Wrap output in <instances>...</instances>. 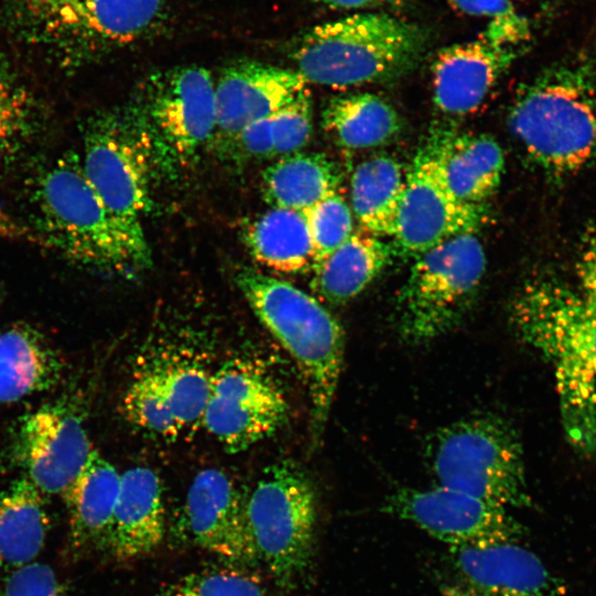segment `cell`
I'll return each mask as SVG.
<instances>
[{"instance_id": "27", "label": "cell", "mask_w": 596, "mask_h": 596, "mask_svg": "<svg viewBox=\"0 0 596 596\" xmlns=\"http://www.w3.org/2000/svg\"><path fill=\"white\" fill-rule=\"evenodd\" d=\"M405 175L401 163L387 156L369 158L354 169L350 181L351 211L368 233L393 236Z\"/></svg>"}, {"instance_id": "8", "label": "cell", "mask_w": 596, "mask_h": 596, "mask_svg": "<svg viewBox=\"0 0 596 596\" xmlns=\"http://www.w3.org/2000/svg\"><path fill=\"white\" fill-rule=\"evenodd\" d=\"M164 0H14L19 33L67 58L132 43L160 21Z\"/></svg>"}, {"instance_id": "17", "label": "cell", "mask_w": 596, "mask_h": 596, "mask_svg": "<svg viewBox=\"0 0 596 596\" xmlns=\"http://www.w3.org/2000/svg\"><path fill=\"white\" fill-rule=\"evenodd\" d=\"M454 585L477 596H558L562 587L519 540L449 547Z\"/></svg>"}, {"instance_id": "15", "label": "cell", "mask_w": 596, "mask_h": 596, "mask_svg": "<svg viewBox=\"0 0 596 596\" xmlns=\"http://www.w3.org/2000/svg\"><path fill=\"white\" fill-rule=\"evenodd\" d=\"M18 446L26 478L43 494L62 496L94 450L79 415L62 404L28 414L20 426Z\"/></svg>"}, {"instance_id": "35", "label": "cell", "mask_w": 596, "mask_h": 596, "mask_svg": "<svg viewBox=\"0 0 596 596\" xmlns=\"http://www.w3.org/2000/svg\"><path fill=\"white\" fill-rule=\"evenodd\" d=\"M30 116L31 105L26 93L0 79V159L24 136Z\"/></svg>"}, {"instance_id": "22", "label": "cell", "mask_w": 596, "mask_h": 596, "mask_svg": "<svg viewBox=\"0 0 596 596\" xmlns=\"http://www.w3.org/2000/svg\"><path fill=\"white\" fill-rule=\"evenodd\" d=\"M393 247L373 234L354 233L312 267V289L330 304L356 297L390 264Z\"/></svg>"}, {"instance_id": "32", "label": "cell", "mask_w": 596, "mask_h": 596, "mask_svg": "<svg viewBox=\"0 0 596 596\" xmlns=\"http://www.w3.org/2000/svg\"><path fill=\"white\" fill-rule=\"evenodd\" d=\"M313 249V266L339 248L353 234V213L333 192L304 212Z\"/></svg>"}, {"instance_id": "31", "label": "cell", "mask_w": 596, "mask_h": 596, "mask_svg": "<svg viewBox=\"0 0 596 596\" xmlns=\"http://www.w3.org/2000/svg\"><path fill=\"white\" fill-rule=\"evenodd\" d=\"M124 414L135 426L162 438L180 435L172 416L158 361L141 368L126 390Z\"/></svg>"}, {"instance_id": "25", "label": "cell", "mask_w": 596, "mask_h": 596, "mask_svg": "<svg viewBox=\"0 0 596 596\" xmlns=\"http://www.w3.org/2000/svg\"><path fill=\"white\" fill-rule=\"evenodd\" d=\"M62 363L44 338L29 326L0 333V405L52 386Z\"/></svg>"}, {"instance_id": "9", "label": "cell", "mask_w": 596, "mask_h": 596, "mask_svg": "<svg viewBox=\"0 0 596 596\" xmlns=\"http://www.w3.org/2000/svg\"><path fill=\"white\" fill-rule=\"evenodd\" d=\"M245 511L256 557L283 584L302 575L312 560L318 520L308 476L288 460L269 466L245 501Z\"/></svg>"}, {"instance_id": "6", "label": "cell", "mask_w": 596, "mask_h": 596, "mask_svg": "<svg viewBox=\"0 0 596 596\" xmlns=\"http://www.w3.org/2000/svg\"><path fill=\"white\" fill-rule=\"evenodd\" d=\"M425 454L437 486L508 509L530 505L520 438L496 415H477L438 428L428 438Z\"/></svg>"}, {"instance_id": "26", "label": "cell", "mask_w": 596, "mask_h": 596, "mask_svg": "<svg viewBox=\"0 0 596 596\" xmlns=\"http://www.w3.org/2000/svg\"><path fill=\"white\" fill-rule=\"evenodd\" d=\"M337 164L319 152H296L278 158L262 174L264 200L272 207L305 212L337 192Z\"/></svg>"}, {"instance_id": "41", "label": "cell", "mask_w": 596, "mask_h": 596, "mask_svg": "<svg viewBox=\"0 0 596 596\" xmlns=\"http://www.w3.org/2000/svg\"><path fill=\"white\" fill-rule=\"evenodd\" d=\"M338 10H358L375 7H400L404 0H313Z\"/></svg>"}, {"instance_id": "7", "label": "cell", "mask_w": 596, "mask_h": 596, "mask_svg": "<svg viewBox=\"0 0 596 596\" xmlns=\"http://www.w3.org/2000/svg\"><path fill=\"white\" fill-rule=\"evenodd\" d=\"M486 265L476 232L451 237L417 256L395 302L400 337L424 344L457 327L475 299Z\"/></svg>"}, {"instance_id": "5", "label": "cell", "mask_w": 596, "mask_h": 596, "mask_svg": "<svg viewBox=\"0 0 596 596\" xmlns=\"http://www.w3.org/2000/svg\"><path fill=\"white\" fill-rule=\"evenodd\" d=\"M427 42V32L415 23L385 13H358L305 32L292 60L308 84L347 88L408 71Z\"/></svg>"}, {"instance_id": "28", "label": "cell", "mask_w": 596, "mask_h": 596, "mask_svg": "<svg viewBox=\"0 0 596 596\" xmlns=\"http://www.w3.org/2000/svg\"><path fill=\"white\" fill-rule=\"evenodd\" d=\"M443 162L453 193L462 202L481 205L501 182L504 153L487 135L447 136Z\"/></svg>"}, {"instance_id": "16", "label": "cell", "mask_w": 596, "mask_h": 596, "mask_svg": "<svg viewBox=\"0 0 596 596\" xmlns=\"http://www.w3.org/2000/svg\"><path fill=\"white\" fill-rule=\"evenodd\" d=\"M308 85L295 68L247 61L224 68L214 82L216 124L212 141L225 151L244 127L273 115Z\"/></svg>"}, {"instance_id": "39", "label": "cell", "mask_w": 596, "mask_h": 596, "mask_svg": "<svg viewBox=\"0 0 596 596\" xmlns=\"http://www.w3.org/2000/svg\"><path fill=\"white\" fill-rule=\"evenodd\" d=\"M577 275L583 299L596 310V233L584 247L581 255Z\"/></svg>"}, {"instance_id": "19", "label": "cell", "mask_w": 596, "mask_h": 596, "mask_svg": "<svg viewBox=\"0 0 596 596\" xmlns=\"http://www.w3.org/2000/svg\"><path fill=\"white\" fill-rule=\"evenodd\" d=\"M521 50L483 34L441 49L432 65L437 108L449 115H466L477 109Z\"/></svg>"}, {"instance_id": "18", "label": "cell", "mask_w": 596, "mask_h": 596, "mask_svg": "<svg viewBox=\"0 0 596 596\" xmlns=\"http://www.w3.org/2000/svg\"><path fill=\"white\" fill-rule=\"evenodd\" d=\"M183 517L202 549L230 561L257 558L245 501L222 470L207 468L196 473L187 492Z\"/></svg>"}, {"instance_id": "37", "label": "cell", "mask_w": 596, "mask_h": 596, "mask_svg": "<svg viewBox=\"0 0 596 596\" xmlns=\"http://www.w3.org/2000/svg\"><path fill=\"white\" fill-rule=\"evenodd\" d=\"M270 116L244 127L225 149V152L241 156L244 159L274 158Z\"/></svg>"}, {"instance_id": "21", "label": "cell", "mask_w": 596, "mask_h": 596, "mask_svg": "<svg viewBox=\"0 0 596 596\" xmlns=\"http://www.w3.org/2000/svg\"><path fill=\"white\" fill-rule=\"evenodd\" d=\"M121 473L96 449L63 494L70 543L75 549L107 544Z\"/></svg>"}, {"instance_id": "30", "label": "cell", "mask_w": 596, "mask_h": 596, "mask_svg": "<svg viewBox=\"0 0 596 596\" xmlns=\"http://www.w3.org/2000/svg\"><path fill=\"white\" fill-rule=\"evenodd\" d=\"M157 361L164 393L180 434L202 425L213 373L194 358L185 355L174 354Z\"/></svg>"}, {"instance_id": "14", "label": "cell", "mask_w": 596, "mask_h": 596, "mask_svg": "<svg viewBox=\"0 0 596 596\" xmlns=\"http://www.w3.org/2000/svg\"><path fill=\"white\" fill-rule=\"evenodd\" d=\"M382 510L416 525L448 547L486 545L522 536L521 524L510 509L437 485L397 489L385 498Z\"/></svg>"}, {"instance_id": "12", "label": "cell", "mask_w": 596, "mask_h": 596, "mask_svg": "<svg viewBox=\"0 0 596 596\" xmlns=\"http://www.w3.org/2000/svg\"><path fill=\"white\" fill-rule=\"evenodd\" d=\"M446 137L432 136L405 175L392 238L401 253L413 258L451 237L477 232L483 217L481 205L462 202L448 185L443 162Z\"/></svg>"}, {"instance_id": "34", "label": "cell", "mask_w": 596, "mask_h": 596, "mask_svg": "<svg viewBox=\"0 0 596 596\" xmlns=\"http://www.w3.org/2000/svg\"><path fill=\"white\" fill-rule=\"evenodd\" d=\"M274 158L299 152L312 132V100L309 88L270 116Z\"/></svg>"}, {"instance_id": "38", "label": "cell", "mask_w": 596, "mask_h": 596, "mask_svg": "<svg viewBox=\"0 0 596 596\" xmlns=\"http://www.w3.org/2000/svg\"><path fill=\"white\" fill-rule=\"evenodd\" d=\"M456 11L488 18L489 22L510 20L521 15L512 0H446Z\"/></svg>"}, {"instance_id": "23", "label": "cell", "mask_w": 596, "mask_h": 596, "mask_svg": "<svg viewBox=\"0 0 596 596\" xmlns=\"http://www.w3.org/2000/svg\"><path fill=\"white\" fill-rule=\"evenodd\" d=\"M43 493L25 477L0 496V568L12 572L35 562L50 530Z\"/></svg>"}, {"instance_id": "42", "label": "cell", "mask_w": 596, "mask_h": 596, "mask_svg": "<svg viewBox=\"0 0 596 596\" xmlns=\"http://www.w3.org/2000/svg\"><path fill=\"white\" fill-rule=\"evenodd\" d=\"M444 594H445V596H477V595H473V594H471L469 592H466V590L461 589L460 587H458V586H456L454 584H450L447 587H445Z\"/></svg>"}, {"instance_id": "20", "label": "cell", "mask_w": 596, "mask_h": 596, "mask_svg": "<svg viewBox=\"0 0 596 596\" xmlns=\"http://www.w3.org/2000/svg\"><path fill=\"white\" fill-rule=\"evenodd\" d=\"M166 533L163 489L159 476L148 467L121 473L119 493L107 545L118 560L149 554Z\"/></svg>"}, {"instance_id": "13", "label": "cell", "mask_w": 596, "mask_h": 596, "mask_svg": "<svg viewBox=\"0 0 596 596\" xmlns=\"http://www.w3.org/2000/svg\"><path fill=\"white\" fill-rule=\"evenodd\" d=\"M287 401L256 364L234 359L212 374L202 425L228 453L248 449L285 422Z\"/></svg>"}, {"instance_id": "2", "label": "cell", "mask_w": 596, "mask_h": 596, "mask_svg": "<svg viewBox=\"0 0 596 596\" xmlns=\"http://www.w3.org/2000/svg\"><path fill=\"white\" fill-rule=\"evenodd\" d=\"M33 201L45 246L78 264L114 274L148 269L151 251L142 225L117 216L88 181L82 160L71 153L39 177Z\"/></svg>"}, {"instance_id": "29", "label": "cell", "mask_w": 596, "mask_h": 596, "mask_svg": "<svg viewBox=\"0 0 596 596\" xmlns=\"http://www.w3.org/2000/svg\"><path fill=\"white\" fill-rule=\"evenodd\" d=\"M323 129L347 149H366L391 140L401 129L394 107L371 93L332 98L322 113Z\"/></svg>"}, {"instance_id": "11", "label": "cell", "mask_w": 596, "mask_h": 596, "mask_svg": "<svg viewBox=\"0 0 596 596\" xmlns=\"http://www.w3.org/2000/svg\"><path fill=\"white\" fill-rule=\"evenodd\" d=\"M81 160L105 204L126 222L142 225L159 171L151 140L132 106L97 114L88 121Z\"/></svg>"}, {"instance_id": "10", "label": "cell", "mask_w": 596, "mask_h": 596, "mask_svg": "<svg viewBox=\"0 0 596 596\" xmlns=\"http://www.w3.org/2000/svg\"><path fill=\"white\" fill-rule=\"evenodd\" d=\"M131 106L151 140L159 172L175 174L212 142L214 81L204 67L180 66L151 74Z\"/></svg>"}, {"instance_id": "1", "label": "cell", "mask_w": 596, "mask_h": 596, "mask_svg": "<svg viewBox=\"0 0 596 596\" xmlns=\"http://www.w3.org/2000/svg\"><path fill=\"white\" fill-rule=\"evenodd\" d=\"M519 338L551 366L571 446H596V310L556 278L525 284L510 306Z\"/></svg>"}, {"instance_id": "3", "label": "cell", "mask_w": 596, "mask_h": 596, "mask_svg": "<svg viewBox=\"0 0 596 596\" xmlns=\"http://www.w3.org/2000/svg\"><path fill=\"white\" fill-rule=\"evenodd\" d=\"M508 123L528 156L549 173L568 174L596 156V71L582 55L562 60L523 85Z\"/></svg>"}, {"instance_id": "33", "label": "cell", "mask_w": 596, "mask_h": 596, "mask_svg": "<svg viewBox=\"0 0 596 596\" xmlns=\"http://www.w3.org/2000/svg\"><path fill=\"white\" fill-rule=\"evenodd\" d=\"M152 596H267L262 583L248 574L210 570L188 574Z\"/></svg>"}, {"instance_id": "40", "label": "cell", "mask_w": 596, "mask_h": 596, "mask_svg": "<svg viewBox=\"0 0 596 596\" xmlns=\"http://www.w3.org/2000/svg\"><path fill=\"white\" fill-rule=\"evenodd\" d=\"M0 237L9 240H24L32 243H43L41 237L36 236L28 227L19 224L9 214L0 207Z\"/></svg>"}, {"instance_id": "4", "label": "cell", "mask_w": 596, "mask_h": 596, "mask_svg": "<svg viewBox=\"0 0 596 596\" xmlns=\"http://www.w3.org/2000/svg\"><path fill=\"white\" fill-rule=\"evenodd\" d=\"M237 286L264 327L290 354L307 384L311 438L318 444L331 412L344 358V331L312 296L252 268L236 274Z\"/></svg>"}, {"instance_id": "36", "label": "cell", "mask_w": 596, "mask_h": 596, "mask_svg": "<svg viewBox=\"0 0 596 596\" xmlns=\"http://www.w3.org/2000/svg\"><path fill=\"white\" fill-rule=\"evenodd\" d=\"M1 596H67V593L52 567L33 562L8 573Z\"/></svg>"}, {"instance_id": "24", "label": "cell", "mask_w": 596, "mask_h": 596, "mask_svg": "<svg viewBox=\"0 0 596 596\" xmlns=\"http://www.w3.org/2000/svg\"><path fill=\"white\" fill-rule=\"evenodd\" d=\"M251 256L278 273L296 274L313 267V249L304 212L272 207L243 228Z\"/></svg>"}]
</instances>
